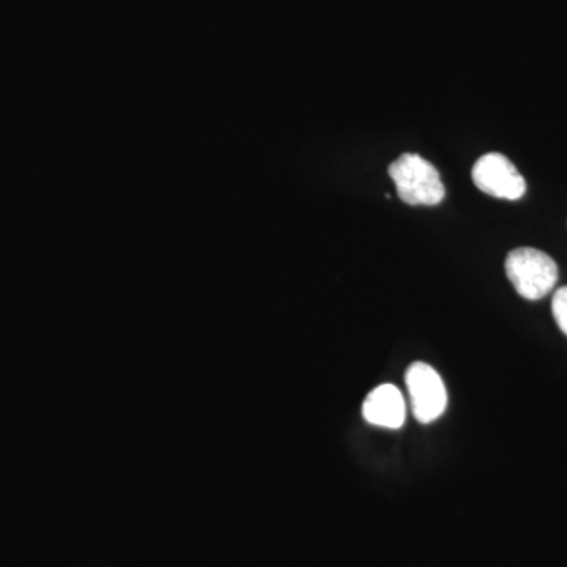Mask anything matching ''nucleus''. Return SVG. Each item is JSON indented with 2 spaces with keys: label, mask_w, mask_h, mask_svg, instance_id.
Wrapping results in <instances>:
<instances>
[{
  "label": "nucleus",
  "mask_w": 567,
  "mask_h": 567,
  "mask_svg": "<svg viewBox=\"0 0 567 567\" xmlns=\"http://www.w3.org/2000/svg\"><path fill=\"white\" fill-rule=\"evenodd\" d=\"M363 417L369 424L399 429L405 423L406 405L398 386L380 385L365 398Z\"/></svg>",
  "instance_id": "nucleus-5"
},
{
  "label": "nucleus",
  "mask_w": 567,
  "mask_h": 567,
  "mask_svg": "<svg viewBox=\"0 0 567 567\" xmlns=\"http://www.w3.org/2000/svg\"><path fill=\"white\" fill-rule=\"evenodd\" d=\"M405 382L416 421L421 424H431L445 413L446 386L432 365L413 363L406 371Z\"/></svg>",
  "instance_id": "nucleus-3"
},
{
  "label": "nucleus",
  "mask_w": 567,
  "mask_h": 567,
  "mask_svg": "<svg viewBox=\"0 0 567 567\" xmlns=\"http://www.w3.org/2000/svg\"><path fill=\"white\" fill-rule=\"evenodd\" d=\"M472 177L477 189L498 199L517 200L527 193V182L502 153L481 156L473 167Z\"/></svg>",
  "instance_id": "nucleus-4"
},
{
  "label": "nucleus",
  "mask_w": 567,
  "mask_h": 567,
  "mask_svg": "<svg viewBox=\"0 0 567 567\" xmlns=\"http://www.w3.org/2000/svg\"><path fill=\"white\" fill-rule=\"evenodd\" d=\"M506 275L520 297L536 301L557 286L558 265L539 249L518 248L507 256Z\"/></svg>",
  "instance_id": "nucleus-2"
},
{
  "label": "nucleus",
  "mask_w": 567,
  "mask_h": 567,
  "mask_svg": "<svg viewBox=\"0 0 567 567\" xmlns=\"http://www.w3.org/2000/svg\"><path fill=\"white\" fill-rule=\"evenodd\" d=\"M399 199L409 205H439L445 199V185L434 164L416 153H404L390 166Z\"/></svg>",
  "instance_id": "nucleus-1"
},
{
  "label": "nucleus",
  "mask_w": 567,
  "mask_h": 567,
  "mask_svg": "<svg viewBox=\"0 0 567 567\" xmlns=\"http://www.w3.org/2000/svg\"><path fill=\"white\" fill-rule=\"evenodd\" d=\"M551 311H554L559 330L567 336V287H561L555 292Z\"/></svg>",
  "instance_id": "nucleus-6"
}]
</instances>
